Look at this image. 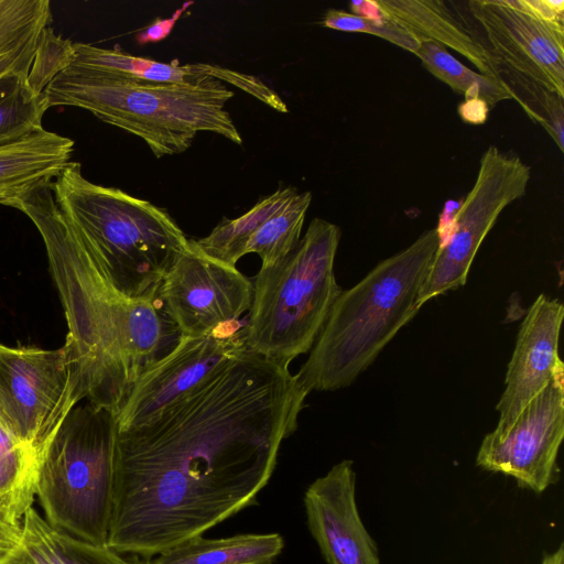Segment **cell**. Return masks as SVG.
<instances>
[{"instance_id": "obj_1", "label": "cell", "mask_w": 564, "mask_h": 564, "mask_svg": "<svg viewBox=\"0 0 564 564\" xmlns=\"http://www.w3.org/2000/svg\"><path fill=\"white\" fill-rule=\"evenodd\" d=\"M308 392L248 350L149 422L117 430L106 545L152 558L252 506Z\"/></svg>"}, {"instance_id": "obj_2", "label": "cell", "mask_w": 564, "mask_h": 564, "mask_svg": "<svg viewBox=\"0 0 564 564\" xmlns=\"http://www.w3.org/2000/svg\"><path fill=\"white\" fill-rule=\"evenodd\" d=\"M53 180L0 203L26 215L45 246L64 308L78 393L116 416L137 379L181 338L158 293L131 299L109 281L77 228L58 208Z\"/></svg>"}, {"instance_id": "obj_3", "label": "cell", "mask_w": 564, "mask_h": 564, "mask_svg": "<svg viewBox=\"0 0 564 564\" xmlns=\"http://www.w3.org/2000/svg\"><path fill=\"white\" fill-rule=\"evenodd\" d=\"M436 228L341 291L296 379L307 391L350 386L421 308L417 297L438 249Z\"/></svg>"}, {"instance_id": "obj_4", "label": "cell", "mask_w": 564, "mask_h": 564, "mask_svg": "<svg viewBox=\"0 0 564 564\" xmlns=\"http://www.w3.org/2000/svg\"><path fill=\"white\" fill-rule=\"evenodd\" d=\"M44 94L50 108H82L141 138L155 158L185 152L198 132H213L242 144L225 108L234 91L213 77L196 84L162 85L68 67Z\"/></svg>"}, {"instance_id": "obj_5", "label": "cell", "mask_w": 564, "mask_h": 564, "mask_svg": "<svg viewBox=\"0 0 564 564\" xmlns=\"http://www.w3.org/2000/svg\"><path fill=\"white\" fill-rule=\"evenodd\" d=\"M58 208L123 295H154L189 243L169 213L119 188L88 181L70 161L52 183Z\"/></svg>"}, {"instance_id": "obj_6", "label": "cell", "mask_w": 564, "mask_h": 564, "mask_svg": "<svg viewBox=\"0 0 564 564\" xmlns=\"http://www.w3.org/2000/svg\"><path fill=\"white\" fill-rule=\"evenodd\" d=\"M340 228L314 218L283 259L261 267L252 282L246 349L289 367L310 352L341 292L334 272Z\"/></svg>"}, {"instance_id": "obj_7", "label": "cell", "mask_w": 564, "mask_h": 564, "mask_svg": "<svg viewBox=\"0 0 564 564\" xmlns=\"http://www.w3.org/2000/svg\"><path fill=\"white\" fill-rule=\"evenodd\" d=\"M116 437L107 409L82 400L67 414L39 460L35 495L51 525L106 545Z\"/></svg>"}, {"instance_id": "obj_8", "label": "cell", "mask_w": 564, "mask_h": 564, "mask_svg": "<svg viewBox=\"0 0 564 564\" xmlns=\"http://www.w3.org/2000/svg\"><path fill=\"white\" fill-rule=\"evenodd\" d=\"M451 3L488 61L501 62L564 98V1Z\"/></svg>"}, {"instance_id": "obj_9", "label": "cell", "mask_w": 564, "mask_h": 564, "mask_svg": "<svg viewBox=\"0 0 564 564\" xmlns=\"http://www.w3.org/2000/svg\"><path fill=\"white\" fill-rule=\"evenodd\" d=\"M69 348L0 344V423L40 460L70 410L80 402Z\"/></svg>"}, {"instance_id": "obj_10", "label": "cell", "mask_w": 564, "mask_h": 564, "mask_svg": "<svg viewBox=\"0 0 564 564\" xmlns=\"http://www.w3.org/2000/svg\"><path fill=\"white\" fill-rule=\"evenodd\" d=\"M530 178L531 167L517 154L496 145L484 151L475 183L455 214L452 235L437 249L421 288L420 307L466 283L481 242L506 207L525 195Z\"/></svg>"}, {"instance_id": "obj_11", "label": "cell", "mask_w": 564, "mask_h": 564, "mask_svg": "<svg viewBox=\"0 0 564 564\" xmlns=\"http://www.w3.org/2000/svg\"><path fill=\"white\" fill-rule=\"evenodd\" d=\"M252 282L236 267L204 254L195 239L165 273L158 296L181 335L206 336L240 324Z\"/></svg>"}, {"instance_id": "obj_12", "label": "cell", "mask_w": 564, "mask_h": 564, "mask_svg": "<svg viewBox=\"0 0 564 564\" xmlns=\"http://www.w3.org/2000/svg\"><path fill=\"white\" fill-rule=\"evenodd\" d=\"M564 436V364L501 436L485 435L476 465L542 494L560 479L557 456Z\"/></svg>"}, {"instance_id": "obj_13", "label": "cell", "mask_w": 564, "mask_h": 564, "mask_svg": "<svg viewBox=\"0 0 564 564\" xmlns=\"http://www.w3.org/2000/svg\"><path fill=\"white\" fill-rule=\"evenodd\" d=\"M245 324L206 336H181L174 349L145 370L116 415L118 431L142 425L246 351Z\"/></svg>"}, {"instance_id": "obj_14", "label": "cell", "mask_w": 564, "mask_h": 564, "mask_svg": "<svg viewBox=\"0 0 564 564\" xmlns=\"http://www.w3.org/2000/svg\"><path fill=\"white\" fill-rule=\"evenodd\" d=\"M308 530L327 564H380L356 499L354 462L343 459L305 490Z\"/></svg>"}, {"instance_id": "obj_15", "label": "cell", "mask_w": 564, "mask_h": 564, "mask_svg": "<svg viewBox=\"0 0 564 564\" xmlns=\"http://www.w3.org/2000/svg\"><path fill=\"white\" fill-rule=\"evenodd\" d=\"M563 316V304L544 294H540L527 311L508 365L506 388L496 406L499 420L490 432L492 435H503L563 365L558 356Z\"/></svg>"}, {"instance_id": "obj_16", "label": "cell", "mask_w": 564, "mask_h": 564, "mask_svg": "<svg viewBox=\"0 0 564 564\" xmlns=\"http://www.w3.org/2000/svg\"><path fill=\"white\" fill-rule=\"evenodd\" d=\"M74 59L68 66L72 68L133 82L162 85L196 84L213 77L242 89L280 112L289 111L286 104L280 96L258 77L218 65L205 63L181 64L177 59L169 63L159 62L133 56L117 48H104L80 42L74 43Z\"/></svg>"}, {"instance_id": "obj_17", "label": "cell", "mask_w": 564, "mask_h": 564, "mask_svg": "<svg viewBox=\"0 0 564 564\" xmlns=\"http://www.w3.org/2000/svg\"><path fill=\"white\" fill-rule=\"evenodd\" d=\"M0 564H153L152 558L119 553L74 538L51 525L30 508L22 521L18 547Z\"/></svg>"}, {"instance_id": "obj_18", "label": "cell", "mask_w": 564, "mask_h": 564, "mask_svg": "<svg viewBox=\"0 0 564 564\" xmlns=\"http://www.w3.org/2000/svg\"><path fill=\"white\" fill-rule=\"evenodd\" d=\"M384 18L411 32L421 43L435 42L467 58L479 73L492 77L489 62L470 33L443 0H377Z\"/></svg>"}, {"instance_id": "obj_19", "label": "cell", "mask_w": 564, "mask_h": 564, "mask_svg": "<svg viewBox=\"0 0 564 564\" xmlns=\"http://www.w3.org/2000/svg\"><path fill=\"white\" fill-rule=\"evenodd\" d=\"M74 141L42 130L0 147V203L56 175L70 162Z\"/></svg>"}, {"instance_id": "obj_20", "label": "cell", "mask_w": 564, "mask_h": 564, "mask_svg": "<svg viewBox=\"0 0 564 564\" xmlns=\"http://www.w3.org/2000/svg\"><path fill=\"white\" fill-rule=\"evenodd\" d=\"M284 540L279 533H247L220 539L202 535L152 557L153 564H272Z\"/></svg>"}, {"instance_id": "obj_21", "label": "cell", "mask_w": 564, "mask_h": 564, "mask_svg": "<svg viewBox=\"0 0 564 564\" xmlns=\"http://www.w3.org/2000/svg\"><path fill=\"white\" fill-rule=\"evenodd\" d=\"M51 22L48 0H0V78L29 74L39 39Z\"/></svg>"}, {"instance_id": "obj_22", "label": "cell", "mask_w": 564, "mask_h": 564, "mask_svg": "<svg viewBox=\"0 0 564 564\" xmlns=\"http://www.w3.org/2000/svg\"><path fill=\"white\" fill-rule=\"evenodd\" d=\"M37 457L0 423V518L22 528L36 494Z\"/></svg>"}, {"instance_id": "obj_23", "label": "cell", "mask_w": 564, "mask_h": 564, "mask_svg": "<svg viewBox=\"0 0 564 564\" xmlns=\"http://www.w3.org/2000/svg\"><path fill=\"white\" fill-rule=\"evenodd\" d=\"M296 194L293 186L280 187L261 198L240 217L224 218L208 236L195 240V243L209 258L236 267L238 260L246 254V247L252 235Z\"/></svg>"}, {"instance_id": "obj_24", "label": "cell", "mask_w": 564, "mask_h": 564, "mask_svg": "<svg viewBox=\"0 0 564 564\" xmlns=\"http://www.w3.org/2000/svg\"><path fill=\"white\" fill-rule=\"evenodd\" d=\"M492 77L564 151V98L501 62L489 59Z\"/></svg>"}, {"instance_id": "obj_25", "label": "cell", "mask_w": 564, "mask_h": 564, "mask_svg": "<svg viewBox=\"0 0 564 564\" xmlns=\"http://www.w3.org/2000/svg\"><path fill=\"white\" fill-rule=\"evenodd\" d=\"M28 73H11L0 78V147L15 143L43 128L50 108L44 93L29 85Z\"/></svg>"}, {"instance_id": "obj_26", "label": "cell", "mask_w": 564, "mask_h": 564, "mask_svg": "<svg viewBox=\"0 0 564 564\" xmlns=\"http://www.w3.org/2000/svg\"><path fill=\"white\" fill-rule=\"evenodd\" d=\"M416 56L429 73L448 85L455 93L463 95L465 99H481L489 108L511 99L494 77L471 70L455 58L446 47L435 42H422Z\"/></svg>"}, {"instance_id": "obj_27", "label": "cell", "mask_w": 564, "mask_h": 564, "mask_svg": "<svg viewBox=\"0 0 564 564\" xmlns=\"http://www.w3.org/2000/svg\"><path fill=\"white\" fill-rule=\"evenodd\" d=\"M311 192L297 193L280 212L269 218L250 238L247 253H256L269 267L286 257L299 243Z\"/></svg>"}, {"instance_id": "obj_28", "label": "cell", "mask_w": 564, "mask_h": 564, "mask_svg": "<svg viewBox=\"0 0 564 564\" xmlns=\"http://www.w3.org/2000/svg\"><path fill=\"white\" fill-rule=\"evenodd\" d=\"M322 25L337 31L371 34L415 55L421 46V42L411 32L388 18L371 19L329 9L322 20Z\"/></svg>"}, {"instance_id": "obj_29", "label": "cell", "mask_w": 564, "mask_h": 564, "mask_svg": "<svg viewBox=\"0 0 564 564\" xmlns=\"http://www.w3.org/2000/svg\"><path fill=\"white\" fill-rule=\"evenodd\" d=\"M74 56V42L47 26L39 39L28 75L30 87L37 94L44 93L47 85L72 64Z\"/></svg>"}, {"instance_id": "obj_30", "label": "cell", "mask_w": 564, "mask_h": 564, "mask_svg": "<svg viewBox=\"0 0 564 564\" xmlns=\"http://www.w3.org/2000/svg\"><path fill=\"white\" fill-rule=\"evenodd\" d=\"M193 1H187L182 4L170 18H156L150 25L144 28L137 34V42L139 44L158 43L166 39L174 29V25L180 20L182 14L188 9Z\"/></svg>"}, {"instance_id": "obj_31", "label": "cell", "mask_w": 564, "mask_h": 564, "mask_svg": "<svg viewBox=\"0 0 564 564\" xmlns=\"http://www.w3.org/2000/svg\"><path fill=\"white\" fill-rule=\"evenodd\" d=\"M458 115L470 124H482L488 118L489 107L478 98L465 99L458 106Z\"/></svg>"}, {"instance_id": "obj_32", "label": "cell", "mask_w": 564, "mask_h": 564, "mask_svg": "<svg viewBox=\"0 0 564 564\" xmlns=\"http://www.w3.org/2000/svg\"><path fill=\"white\" fill-rule=\"evenodd\" d=\"M21 534L22 528L11 525L0 518V560L18 547Z\"/></svg>"}, {"instance_id": "obj_33", "label": "cell", "mask_w": 564, "mask_h": 564, "mask_svg": "<svg viewBox=\"0 0 564 564\" xmlns=\"http://www.w3.org/2000/svg\"><path fill=\"white\" fill-rule=\"evenodd\" d=\"M540 564H564V545L561 543L554 551L544 553Z\"/></svg>"}]
</instances>
